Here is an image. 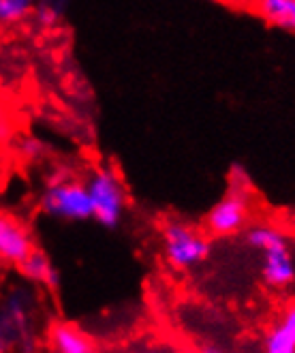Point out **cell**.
I'll return each mask as SVG.
<instances>
[{
	"label": "cell",
	"mask_w": 295,
	"mask_h": 353,
	"mask_svg": "<svg viewBox=\"0 0 295 353\" xmlns=\"http://www.w3.org/2000/svg\"><path fill=\"white\" fill-rule=\"evenodd\" d=\"M86 189L92 201V219L108 230H116L126 212V189L118 172L110 165L94 168L86 180Z\"/></svg>",
	"instance_id": "obj_1"
},
{
	"label": "cell",
	"mask_w": 295,
	"mask_h": 353,
	"mask_svg": "<svg viewBox=\"0 0 295 353\" xmlns=\"http://www.w3.org/2000/svg\"><path fill=\"white\" fill-rule=\"evenodd\" d=\"M163 255L174 270H193L212 251L210 238L184 221H167L161 230Z\"/></svg>",
	"instance_id": "obj_2"
},
{
	"label": "cell",
	"mask_w": 295,
	"mask_h": 353,
	"mask_svg": "<svg viewBox=\"0 0 295 353\" xmlns=\"http://www.w3.org/2000/svg\"><path fill=\"white\" fill-rule=\"evenodd\" d=\"M255 203L252 186H227V193L205 214V230L214 238H229L244 232Z\"/></svg>",
	"instance_id": "obj_3"
},
{
	"label": "cell",
	"mask_w": 295,
	"mask_h": 353,
	"mask_svg": "<svg viewBox=\"0 0 295 353\" xmlns=\"http://www.w3.org/2000/svg\"><path fill=\"white\" fill-rule=\"evenodd\" d=\"M41 210L52 219L67 223L92 219V201L86 182L52 180L41 195Z\"/></svg>",
	"instance_id": "obj_4"
},
{
	"label": "cell",
	"mask_w": 295,
	"mask_h": 353,
	"mask_svg": "<svg viewBox=\"0 0 295 353\" xmlns=\"http://www.w3.org/2000/svg\"><path fill=\"white\" fill-rule=\"evenodd\" d=\"M34 251V238L24 221L9 212H0V261L19 265Z\"/></svg>",
	"instance_id": "obj_5"
},
{
	"label": "cell",
	"mask_w": 295,
	"mask_h": 353,
	"mask_svg": "<svg viewBox=\"0 0 295 353\" xmlns=\"http://www.w3.org/2000/svg\"><path fill=\"white\" fill-rule=\"evenodd\" d=\"M261 281L274 292H287L295 287V253L289 240L263 251Z\"/></svg>",
	"instance_id": "obj_6"
},
{
	"label": "cell",
	"mask_w": 295,
	"mask_h": 353,
	"mask_svg": "<svg viewBox=\"0 0 295 353\" xmlns=\"http://www.w3.org/2000/svg\"><path fill=\"white\" fill-rule=\"evenodd\" d=\"M28 304L24 292H13L0 306V351L24 343L28 330Z\"/></svg>",
	"instance_id": "obj_7"
},
{
	"label": "cell",
	"mask_w": 295,
	"mask_h": 353,
	"mask_svg": "<svg viewBox=\"0 0 295 353\" xmlns=\"http://www.w3.org/2000/svg\"><path fill=\"white\" fill-rule=\"evenodd\" d=\"M263 351L295 353V304L283 308V313L274 319L263 339Z\"/></svg>",
	"instance_id": "obj_8"
},
{
	"label": "cell",
	"mask_w": 295,
	"mask_h": 353,
	"mask_svg": "<svg viewBox=\"0 0 295 353\" xmlns=\"http://www.w3.org/2000/svg\"><path fill=\"white\" fill-rule=\"evenodd\" d=\"M48 347L56 353H92L94 341L71 323H54L48 332Z\"/></svg>",
	"instance_id": "obj_9"
},
{
	"label": "cell",
	"mask_w": 295,
	"mask_h": 353,
	"mask_svg": "<svg viewBox=\"0 0 295 353\" xmlns=\"http://www.w3.org/2000/svg\"><path fill=\"white\" fill-rule=\"evenodd\" d=\"M246 5L267 24L295 32V0H246Z\"/></svg>",
	"instance_id": "obj_10"
},
{
	"label": "cell",
	"mask_w": 295,
	"mask_h": 353,
	"mask_svg": "<svg viewBox=\"0 0 295 353\" xmlns=\"http://www.w3.org/2000/svg\"><path fill=\"white\" fill-rule=\"evenodd\" d=\"M22 276L34 285H41V287H48V289H58L60 285V276H58V270L52 265L50 257L34 248V251L17 265Z\"/></svg>",
	"instance_id": "obj_11"
},
{
	"label": "cell",
	"mask_w": 295,
	"mask_h": 353,
	"mask_svg": "<svg viewBox=\"0 0 295 353\" xmlns=\"http://www.w3.org/2000/svg\"><path fill=\"white\" fill-rule=\"evenodd\" d=\"M287 240L289 238L285 236L283 230H278V227H274V225H267V223L246 227V244L261 253L272 246H278V244L287 242Z\"/></svg>",
	"instance_id": "obj_12"
},
{
	"label": "cell",
	"mask_w": 295,
	"mask_h": 353,
	"mask_svg": "<svg viewBox=\"0 0 295 353\" xmlns=\"http://www.w3.org/2000/svg\"><path fill=\"white\" fill-rule=\"evenodd\" d=\"M39 0H0V26H13L28 19Z\"/></svg>",
	"instance_id": "obj_13"
},
{
	"label": "cell",
	"mask_w": 295,
	"mask_h": 353,
	"mask_svg": "<svg viewBox=\"0 0 295 353\" xmlns=\"http://www.w3.org/2000/svg\"><path fill=\"white\" fill-rule=\"evenodd\" d=\"M43 152H45L43 141H39L37 137H24L22 141H19V154L28 161L43 159Z\"/></svg>",
	"instance_id": "obj_14"
},
{
	"label": "cell",
	"mask_w": 295,
	"mask_h": 353,
	"mask_svg": "<svg viewBox=\"0 0 295 353\" xmlns=\"http://www.w3.org/2000/svg\"><path fill=\"white\" fill-rule=\"evenodd\" d=\"M11 135H13V124L9 120V116L3 110H0V143L7 141Z\"/></svg>",
	"instance_id": "obj_15"
},
{
	"label": "cell",
	"mask_w": 295,
	"mask_h": 353,
	"mask_svg": "<svg viewBox=\"0 0 295 353\" xmlns=\"http://www.w3.org/2000/svg\"><path fill=\"white\" fill-rule=\"evenodd\" d=\"M244 3H246V0H244Z\"/></svg>",
	"instance_id": "obj_16"
}]
</instances>
